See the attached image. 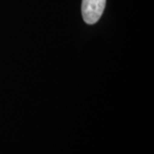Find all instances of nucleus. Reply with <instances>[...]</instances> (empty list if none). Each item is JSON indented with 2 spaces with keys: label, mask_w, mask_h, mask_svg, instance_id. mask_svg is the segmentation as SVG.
Here are the masks:
<instances>
[{
  "label": "nucleus",
  "mask_w": 154,
  "mask_h": 154,
  "mask_svg": "<svg viewBox=\"0 0 154 154\" xmlns=\"http://www.w3.org/2000/svg\"><path fill=\"white\" fill-rule=\"evenodd\" d=\"M105 3L106 0H82L81 12L83 20L89 25L95 24L102 15Z\"/></svg>",
  "instance_id": "1"
}]
</instances>
